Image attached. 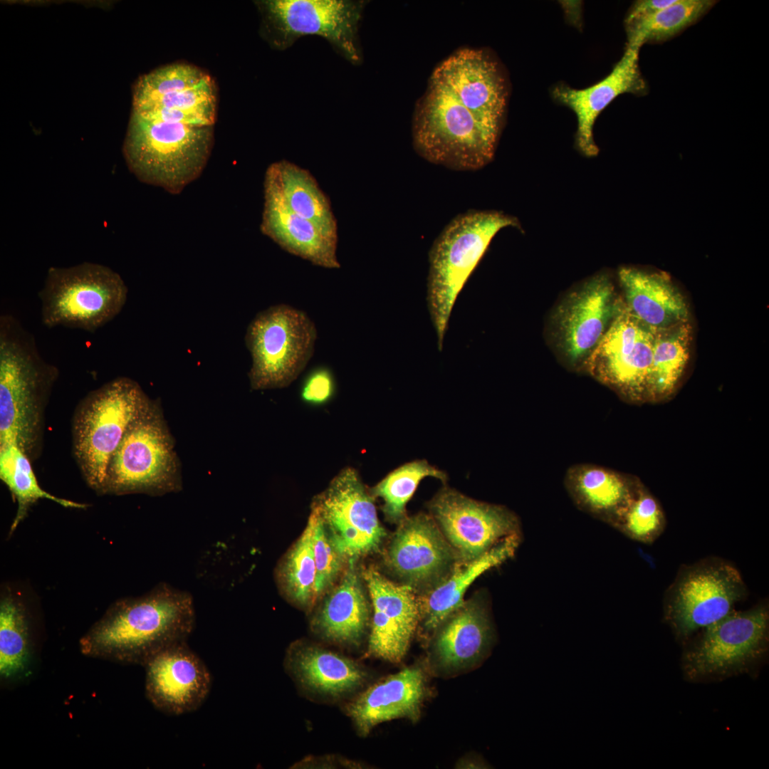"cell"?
<instances>
[{
  "label": "cell",
  "instance_id": "1",
  "mask_svg": "<svg viewBox=\"0 0 769 769\" xmlns=\"http://www.w3.org/2000/svg\"><path fill=\"white\" fill-rule=\"evenodd\" d=\"M195 620L192 595L161 582L113 603L81 637L80 649L90 657L145 666L166 648L186 642Z\"/></svg>",
  "mask_w": 769,
  "mask_h": 769
},
{
  "label": "cell",
  "instance_id": "2",
  "mask_svg": "<svg viewBox=\"0 0 769 769\" xmlns=\"http://www.w3.org/2000/svg\"><path fill=\"white\" fill-rule=\"evenodd\" d=\"M58 367L11 314L0 316V445L16 444L31 462L43 445L45 412Z\"/></svg>",
  "mask_w": 769,
  "mask_h": 769
},
{
  "label": "cell",
  "instance_id": "3",
  "mask_svg": "<svg viewBox=\"0 0 769 769\" xmlns=\"http://www.w3.org/2000/svg\"><path fill=\"white\" fill-rule=\"evenodd\" d=\"M501 127L429 81L414 112L413 143L417 152L432 163L474 171L493 158Z\"/></svg>",
  "mask_w": 769,
  "mask_h": 769
},
{
  "label": "cell",
  "instance_id": "4",
  "mask_svg": "<svg viewBox=\"0 0 769 769\" xmlns=\"http://www.w3.org/2000/svg\"><path fill=\"white\" fill-rule=\"evenodd\" d=\"M214 140V127H192L131 113L123 154L140 181L178 194L202 174Z\"/></svg>",
  "mask_w": 769,
  "mask_h": 769
},
{
  "label": "cell",
  "instance_id": "5",
  "mask_svg": "<svg viewBox=\"0 0 769 769\" xmlns=\"http://www.w3.org/2000/svg\"><path fill=\"white\" fill-rule=\"evenodd\" d=\"M508 226L520 228V224L502 211L471 210L454 218L433 243L427 300L439 350L459 293L494 236Z\"/></svg>",
  "mask_w": 769,
  "mask_h": 769
},
{
  "label": "cell",
  "instance_id": "6",
  "mask_svg": "<svg viewBox=\"0 0 769 769\" xmlns=\"http://www.w3.org/2000/svg\"><path fill=\"white\" fill-rule=\"evenodd\" d=\"M150 398L135 380L116 377L88 393L72 419V451L86 484L101 495L109 461Z\"/></svg>",
  "mask_w": 769,
  "mask_h": 769
},
{
  "label": "cell",
  "instance_id": "7",
  "mask_svg": "<svg viewBox=\"0 0 769 769\" xmlns=\"http://www.w3.org/2000/svg\"><path fill=\"white\" fill-rule=\"evenodd\" d=\"M181 488L173 438L159 400L150 399L113 454L101 495L155 496L177 492Z\"/></svg>",
  "mask_w": 769,
  "mask_h": 769
},
{
  "label": "cell",
  "instance_id": "8",
  "mask_svg": "<svg viewBox=\"0 0 769 769\" xmlns=\"http://www.w3.org/2000/svg\"><path fill=\"white\" fill-rule=\"evenodd\" d=\"M127 292L122 277L101 264L51 267L38 294L42 323L94 333L120 313Z\"/></svg>",
  "mask_w": 769,
  "mask_h": 769
},
{
  "label": "cell",
  "instance_id": "9",
  "mask_svg": "<svg viewBox=\"0 0 769 769\" xmlns=\"http://www.w3.org/2000/svg\"><path fill=\"white\" fill-rule=\"evenodd\" d=\"M259 33L273 49L283 51L299 38L323 37L353 65L362 61L358 31L365 1L259 0Z\"/></svg>",
  "mask_w": 769,
  "mask_h": 769
},
{
  "label": "cell",
  "instance_id": "10",
  "mask_svg": "<svg viewBox=\"0 0 769 769\" xmlns=\"http://www.w3.org/2000/svg\"><path fill=\"white\" fill-rule=\"evenodd\" d=\"M317 335L309 316L288 305H276L258 313L245 336L252 358L249 373L251 389L291 384L311 359Z\"/></svg>",
  "mask_w": 769,
  "mask_h": 769
},
{
  "label": "cell",
  "instance_id": "11",
  "mask_svg": "<svg viewBox=\"0 0 769 769\" xmlns=\"http://www.w3.org/2000/svg\"><path fill=\"white\" fill-rule=\"evenodd\" d=\"M747 595L738 570L716 557L682 566L667 589L664 617L681 639L721 619Z\"/></svg>",
  "mask_w": 769,
  "mask_h": 769
},
{
  "label": "cell",
  "instance_id": "12",
  "mask_svg": "<svg viewBox=\"0 0 769 769\" xmlns=\"http://www.w3.org/2000/svg\"><path fill=\"white\" fill-rule=\"evenodd\" d=\"M684 656V670L691 679L742 671L767 650L769 611L766 604L732 610L700 630Z\"/></svg>",
  "mask_w": 769,
  "mask_h": 769
},
{
  "label": "cell",
  "instance_id": "13",
  "mask_svg": "<svg viewBox=\"0 0 769 769\" xmlns=\"http://www.w3.org/2000/svg\"><path fill=\"white\" fill-rule=\"evenodd\" d=\"M334 547L347 560L379 550L386 535L375 504L358 472L343 469L313 503Z\"/></svg>",
  "mask_w": 769,
  "mask_h": 769
},
{
  "label": "cell",
  "instance_id": "14",
  "mask_svg": "<svg viewBox=\"0 0 769 769\" xmlns=\"http://www.w3.org/2000/svg\"><path fill=\"white\" fill-rule=\"evenodd\" d=\"M655 333L624 305L584 364L594 377L628 399H647Z\"/></svg>",
  "mask_w": 769,
  "mask_h": 769
},
{
  "label": "cell",
  "instance_id": "15",
  "mask_svg": "<svg viewBox=\"0 0 769 769\" xmlns=\"http://www.w3.org/2000/svg\"><path fill=\"white\" fill-rule=\"evenodd\" d=\"M625 305L607 273H599L570 291L552 317L557 346L572 365L584 362Z\"/></svg>",
  "mask_w": 769,
  "mask_h": 769
},
{
  "label": "cell",
  "instance_id": "16",
  "mask_svg": "<svg viewBox=\"0 0 769 769\" xmlns=\"http://www.w3.org/2000/svg\"><path fill=\"white\" fill-rule=\"evenodd\" d=\"M429 508L446 539L466 563L503 538L520 533L517 516L506 507L476 501L449 488L438 493Z\"/></svg>",
  "mask_w": 769,
  "mask_h": 769
},
{
  "label": "cell",
  "instance_id": "17",
  "mask_svg": "<svg viewBox=\"0 0 769 769\" xmlns=\"http://www.w3.org/2000/svg\"><path fill=\"white\" fill-rule=\"evenodd\" d=\"M363 578L373 609L367 653L398 663L406 655L420 619L414 587L395 583L372 567L363 572Z\"/></svg>",
  "mask_w": 769,
  "mask_h": 769
},
{
  "label": "cell",
  "instance_id": "18",
  "mask_svg": "<svg viewBox=\"0 0 769 769\" xmlns=\"http://www.w3.org/2000/svg\"><path fill=\"white\" fill-rule=\"evenodd\" d=\"M399 524L387 551L389 567L414 588L440 583L458 555L433 517L419 513Z\"/></svg>",
  "mask_w": 769,
  "mask_h": 769
},
{
  "label": "cell",
  "instance_id": "19",
  "mask_svg": "<svg viewBox=\"0 0 769 769\" xmlns=\"http://www.w3.org/2000/svg\"><path fill=\"white\" fill-rule=\"evenodd\" d=\"M145 666L146 696L162 712L180 715L195 711L209 694L211 674L186 642L166 648Z\"/></svg>",
  "mask_w": 769,
  "mask_h": 769
},
{
  "label": "cell",
  "instance_id": "20",
  "mask_svg": "<svg viewBox=\"0 0 769 769\" xmlns=\"http://www.w3.org/2000/svg\"><path fill=\"white\" fill-rule=\"evenodd\" d=\"M639 48L627 46L610 73L592 86L574 89L560 85L554 88V98L570 108L576 115V144L585 156L594 157L598 152L593 138V127L601 112L621 94L646 92L647 85L639 68Z\"/></svg>",
  "mask_w": 769,
  "mask_h": 769
},
{
  "label": "cell",
  "instance_id": "21",
  "mask_svg": "<svg viewBox=\"0 0 769 769\" xmlns=\"http://www.w3.org/2000/svg\"><path fill=\"white\" fill-rule=\"evenodd\" d=\"M427 694L424 671L419 667H407L357 695L345 711L359 733L365 736L385 721L401 718L417 721Z\"/></svg>",
  "mask_w": 769,
  "mask_h": 769
},
{
  "label": "cell",
  "instance_id": "22",
  "mask_svg": "<svg viewBox=\"0 0 769 769\" xmlns=\"http://www.w3.org/2000/svg\"><path fill=\"white\" fill-rule=\"evenodd\" d=\"M493 639L485 606L478 600L464 602L436 628L433 655L444 670L463 669L483 658Z\"/></svg>",
  "mask_w": 769,
  "mask_h": 769
},
{
  "label": "cell",
  "instance_id": "23",
  "mask_svg": "<svg viewBox=\"0 0 769 769\" xmlns=\"http://www.w3.org/2000/svg\"><path fill=\"white\" fill-rule=\"evenodd\" d=\"M618 278L626 307L647 325L659 330L689 321L687 302L665 272L622 267Z\"/></svg>",
  "mask_w": 769,
  "mask_h": 769
},
{
  "label": "cell",
  "instance_id": "24",
  "mask_svg": "<svg viewBox=\"0 0 769 769\" xmlns=\"http://www.w3.org/2000/svg\"><path fill=\"white\" fill-rule=\"evenodd\" d=\"M260 230L282 249L314 266L338 269V239L315 224L291 212L275 197L263 192Z\"/></svg>",
  "mask_w": 769,
  "mask_h": 769
},
{
  "label": "cell",
  "instance_id": "25",
  "mask_svg": "<svg viewBox=\"0 0 769 769\" xmlns=\"http://www.w3.org/2000/svg\"><path fill=\"white\" fill-rule=\"evenodd\" d=\"M263 192L338 239V223L330 201L308 169L286 159L271 163L265 172Z\"/></svg>",
  "mask_w": 769,
  "mask_h": 769
},
{
  "label": "cell",
  "instance_id": "26",
  "mask_svg": "<svg viewBox=\"0 0 769 769\" xmlns=\"http://www.w3.org/2000/svg\"><path fill=\"white\" fill-rule=\"evenodd\" d=\"M286 666L298 682L320 695L339 697L361 686L367 674L355 660L314 644L292 647Z\"/></svg>",
  "mask_w": 769,
  "mask_h": 769
},
{
  "label": "cell",
  "instance_id": "27",
  "mask_svg": "<svg viewBox=\"0 0 769 769\" xmlns=\"http://www.w3.org/2000/svg\"><path fill=\"white\" fill-rule=\"evenodd\" d=\"M325 597L312 622L313 627L331 642L357 645L367 630L369 607L355 561Z\"/></svg>",
  "mask_w": 769,
  "mask_h": 769
},
{
  "label": "cell",
  "instance_id": "28",
  "mask_svg": "<svg viewBox=\"0 0 769 769\" xmlns=\"http://www.w3.org/2000/svg\"><path fill=\"white\" fill-rule=\"evenodd\" d=\"M520 542V533L511 535L478 558L466 563L433 587L419 604L420 618L427 630H435L464 603V596L476 578L512 558Z\"/></svg>",
  "mask_w": 769,
  "mask_h": 769
},
{
  "label": "cell",
  "instance_id": "29",
  "mask_svg": "<svg viewBox=\"0 0 769 769\" xmlns=\"http://www.w3.org/2000/svg\"><path fill=\"white\" fill-rule=\"evenodd\" d=\"M567 488L577 505L614 526L632 499L638 486L622 476L597 466L573 469Z\"/></svg>",
  "mask_w": 769,
  "mask_h": 769
},
{
  "label": "cell",
  "instance_id": "30",
  "mask_svg": "<svg viewBox=\"0 0 769 769\" xmlns=\"http://www.w3.org/2000/svg\"><path fill=\"white\" fill-rule=\"evenodd\" d=\"M28 613L24 603L7 592L0 600V676L11 682L31 673L35 659Z\"/></svg>",
  "mask_w": 769,
  "mask_h": 769
},
{
  "label": "cell",
  "instance_id": "31",
  "mask_svg": "<svg viewBox=\"0 0 769 769\" xmlns=\"http://www.w3.org/2000/svg\"><path fill=\"white\" fill-rule=\"evenodd\" d=\"M132 113L192 127H214L217 115L216 83L211 76L195 87L132 103Z\"/></svg>",
  "mask_w": 769,
  "mask_h": 769
},
{
  "label": "cell",
  "instance_id": "32",
  "mask_svg": "<svg viewBox=\"0 0 769 769\" xmlns=\"http://www.w3.org/2000/svg\"><path fill=\"white\" fill-rule=\"evenodd\" d=\"M691 340L689 321L656 330L647 399H664L674 392L688 364Z\"/></svg>",
  "mask_w": 769,
  "mask_h": 769
},
{
  "label": "cell",
  "instance_id": "33",
  "mask_svg": "<svg viewBox=\"0 0 769 769\" xmlns=\"http://www.w3.org/2000/svg\"><path fill=\"white\" fill-rule=\"evenodd\" d=\"M32 462L14 443L0 445V478L17 502V510L9 529L11 535L40 499L51 500L63 507L85 509L88 505L59 498L43 489L35 476Z\"/></svg>",
  "mask_w": 769,
  "mask_h": 769
},
{
  "label": "cell",
  "instance_id": "34",
  "mask_svg": "<svg viewBox=\"0 0 769 769\" xmlns=\"http://www.w3.org/2000/svg\"><path fill=\"white\" fill-rule=\"evenodd\" d=\"M716 3L711 0H676L646 17L626 23L627 46L640 49L649 42H661L693 24Z\"/></svg>",
  "mask_w": 769,
  "mask_h": 769
},
{
  "label": "cell",
  "instance_id": "35",
  "mask_svg": "<svg viewBox=\"0 0 769 769\" xmlns=\"http://www.w3.org/2000/svg\"><path fill=\"white\" fill-rule=\"evenodd\" d=\"M313 522L310 513L301 535L277 569V578L282 590L290 600L303 607H308L315 600Z\"/></svg>",
  "mask_w": 769,
  "mask_h": 769
},
{
  "label": "cell",
  "instance_id": "36",
  "mask_svg": "<svg viewBox=\"0 0 769 769\" xmlns=\"http://www.w3.org/2000/svg\"><path fill=\"white\" fill-rule=\"evenodd\" d=\"M446 481V474L431 466L426 460H416L404 464L388 474L370 491L374 497L383 501L382 511L385 518L393 523H400L406 516V506L414 495L420 481L426 477Z\"/></svg>",
  "mask_w": 769,
  "mask_h": 769
},
{
  "label": "cell",
  "instance_id": "37",
  "mask_svg": "<svg viewBox=\"0 0 769 769\" xmlns=\"http://www.w3.org/2000/svg\"><path fill=\"white\" fill-rule=\"evenodd\" d=\"M211 75L192 64L172 63L140 76L132 91V103L187 90L203 83Z\"/></svg>",
  "mask_w": 769,
  "mask_h": 769
},
{
  "label": "cell",
  "instance_id": "38",
  "mask_svg": "<svg viewBox=\"0 0 769 769\" xmlns=\"http://www.w3.org/2000/svg\"><path fill=\"white\" fill-rule=\"evenodd\" d=\"M664 526L665 518L659 503L638 486L614 527L632 540L652 543L662 533Z\"/></svg>",
  "mask_w": 769,
  "mask_h": 769
},
{
  "label": "cell",
  "instance_id": "39",
  "mask_svg": "<svg viewBox=\"0 0 769 769\" xmlns=\"http://www.w3.org/2000/svg\"><path fill=\"white\" fill-rule=\"evenodd\" d=\"M311 514L314 521L315 597L317 600L333 585L346 560L334 547L316 512L312 509Z\"/></svg>",
  "mask_w": 769,
  "mask_h": 769
},
{
  "label": "cell",
  "instance_id": "40",
  "mask_svg": "<svg viewBox=\"0 0 769 769\" xmlns=\"http://www.w3.org/2000/svg\"><path fill=\"white\" fill-rule=\"evenodd\" d=\"M335 392V382L331 372L320 367L313 371L303 384L301 399L312 405H320L328 402Z\"/></svg>",
  "mask_w": 769,
  "mask_h": 769
},
{
  "label": "cell",
  "instance_id": "41",
  "mask_svg": "<svg viewBox=\"0 0 769 769\" xmlns=\"http://www.w3.org/2000/svg\"><path fill=\"white\" fill-rule=\"evenodd\" d=\"M676 0H642L634 4L631 8L625 22L643 18L652 15L661 9H663Z\"/></svg>",
  "mask_w": 769,
  "mask_h": 769
}]
</instances>
